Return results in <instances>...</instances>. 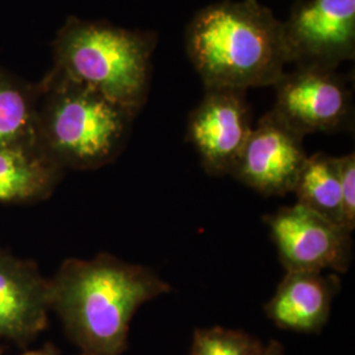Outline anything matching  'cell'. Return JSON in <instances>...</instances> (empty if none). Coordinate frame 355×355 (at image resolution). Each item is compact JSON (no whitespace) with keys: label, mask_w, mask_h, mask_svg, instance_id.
<instances>
[{"label":"cell","mask_w":355,"mask_h":355,"mask_svg":"<svg viewBox=\"0 0 355 355\" xmlns=\"http://www.w3.org/2000/svg\"><path fill=\"white\" fill-rule=\"evenodd\" d=\"M340 288L341 279L336 272L286 271L265 312L280 329L318 333L329 320Z\"/></svg>","instance_id":"obj_11"},{"label":"cell","mask_w":355,"mask_h":355,"mask_svg":"<svg viewBox=\"0 0 355 355\" xmlns=\"http://www.w3.org/2000/svg\"><path fill=\"white\" fill-rule=\"evenodd\" d=\"M3 354V347L0 346V355Z\"/></svg>","instance_id":"obj_19"},{"label":"cell","mask_w":355,"mask_h":355,"mask_svg":"<svg viewBox=\"0 0 355 355\" xmlns=\"http://www.w3.org/2000/svg\"><path fill=\"white\" fill-rule=\"evenodd\" d=\"M287 62L337 69L355 55V0H299L282 21Z\"/></svg>","instance_id":"obj_6"},{"label":"cell","mask_w":355,"mask_h":355,"mask_svg":"<svg viewBox=\"0 0 355 355\" xmlns=\"http://www.w3.org/2000/svg\"><path fill=\"white\" fill-rule=\"evenodd\" d=\"M303 140L270 111L252 129L230 175L265 196L291 193L308 158Z\"/></svg>","instance_id":"obj_9"},{"label":"cell","mask_w":355,"mask_h":355,"mask_svg":"<svg viewBox=\"0 0 355 355\" xmlns=\"http://www.w3.org/2000/svg\"><path fill=\"white\" fill-rule=\"evenodd\" d=\"M292 192L296 203L341 225L338 157L324 153L309 155Z\"/></svg>","instance_id":"obj_13"},{"label":"cell","mask_w":355,"mask_h":355,"mask_svg":"<svg viewBox=\"0 0 355 355\" xmlns=\"http://www.w3.org/2000/svg\"><path fill=\"white\" fill-rule=\"evenodd\" d=\"M158 36L70 16L53 41V67L135 114L146 104Z\"/></svg>","instance_id":"obj_4"},{"label":"cell","mask_w":355,"mask_h":355,"mask_svg":"<svg viewBox=\"0 0 355 355\" xmlns=\"http://www.w3.org/2000/svg\"><path fill=\"white\" fill-rule=\"evenodd\" d=\"M49 279L37 265L0 249V338L26 346L48 327Z\"/></svg>","instance_id":"obj_10"},{"label":"cell","mask_w":355,"mask_h":355,"mask_svg":"<svg viewBox=\"0 0 355 355\" xmlns=\"http://www.w3.org/2000/svg\"><path fill=\"white\" fill-rule=\"evenodd\" d=\"M204 89L274 86L286 73L283 26L258 0H224L196 13L184 35Z\"/></svg>","instance_id":"obj_2"},{"label":"cell","mask_w":355,"mask_h":355,"mask_svg":"<svg viewBox=\"0 0 355 355\" xmlns=\"http://www.w3.org/2000/svg\"><path fill=\"white\" fill-rule=\"evenodd\" d=\"M263 347L245 331L212 327L195 330L191 355H261Z\"/></svg>","instance_id":"obj_15"},{"label":"cell","mask_w":355,"mask_h":355,"mask_svg":"<svg viewBox=\"0 0 355 355\" xmlns=\"http://www.w3.org/2000/svg\"><path fill=\"white\" fill-rule=\"evenodd\" d=\"M261 355H284V350L278 341H270L263 347V352Z\"/></svg>","instance_id":"obj_18"},{"label":"cell","mask_w":355,"mask_h":355,"mask_svg":"<svg viewBox=\"0 0 355 355\" xmlns=\"http://www.w3.org/2000/svg\"><path fill=\"white\" fill-rule=\"evenodd\" d=\"M38 83L0 67V146L36 142Z\"/></svg>","instance_id":"obj_14"},{"label":"cell","mask_w":355,"mask_h":355,"mask_svg":"<svg viewBox=\"0 0 355 355\" xmlns=\"http://www.w3.org/2000/svg\"><path fill=\"white\" fill-rule=\"evenodd\" d=\"M286 271L346 272L353 261L352 232L300 204L265 217Z\"/></svg>","instance_id":"obj_7"},{"label":"cell","mask_w":355,"mask_h":355,"mask_svg":"<svg viewBox=\"0 0 355 355\" xmlns=\"http://www.w3.org/2000/svg\"><path fill=\"white\" fill-rule=\"evenodd\" d=\"M23 355H61V353H60V350H58L54 345L48 343V345H45L44 347H41V349L26 352V353H24Z\"/></svg>","instance_id":"obj_17"},{"label":"cell","mask_w":355,"mask_h":355,"mask_svg":"<svg viewBox=\"0 0 355 355\" xmlns=\"http://www.w3.org/2000/svg\"><path fill=\"white\" fill-rule=\"evenodd\" d=\"M274 87L277 98L271 112L300 136L353 127V94L337 69L296 67Z\"/></svg>","instance_id":"obj_5"},{"label":"cell","mask_w":355,"mask_h":355,"mask_svg":"<svg viewBox=\"0 0 355 355\" xmlns=\"http://www.w3.org/2000/svg\"><path fill=\"white\" fill-rule=\"evenodd\" d=\"M171 290L152 268L103 253L64 261L49 279V303L80 355H123L135 313Z\"/></svg>","instance_id":"obj_1"},{"label":"cell","mask_w":355,"mask_h":355,"mask_svg":"<svg viewBox=\"0 0 355 355\" xmlns=\"http://www.w3.org/2000/svg\"><path fill=\"white\" fill-rule=\"evenodd\" d=\"M64 173L36 142L0 146V203L31 204L46 200Z\"/></svg>","instance_id":"obj_12"},{"label":"cell","mask_w":355,"mask_h":355,"mask_svg":"<svg viewBox=\"0 0 355 355\" xmlns=\"http://www.w3.org/2000/svg\"><path fill=\"white\" fill-rule=\"evenodd\" d=\"M38 83L35 140L62 170H98L127 145L137 114L57 69Z\"/></svg>","instance_id":"obj_3"},{"label":"cell","mask_w":355,"mask_h":355,"mask_svg":"<svg viewBox=\"0 0 355 355\" xmlns=\"http://www.w3.org/2000/svg\"><path fill=\"white\" fill-rule=\"evenodd\" d=\"M341 190V225L349 232L355 229V155L338 157Z\"/></svg>","instance_id":"obj_16"},{"label":"cell","mask_w":355,"mask_h":355,"mask_svg":"<svg viewBox=\"0 0 355 355\" xmlns=\"http://www.w3.org/2000/svg\"><path fill=\"white\" fill-rule=\"evenodd\" d=\"M253 129L246 91L205 89L191 112L187 139L211 175H230Z\"/></svg>","instance_id":"obj_8"}]
</instances>
